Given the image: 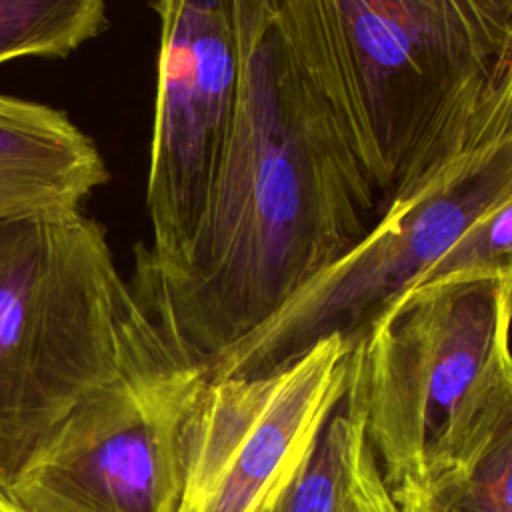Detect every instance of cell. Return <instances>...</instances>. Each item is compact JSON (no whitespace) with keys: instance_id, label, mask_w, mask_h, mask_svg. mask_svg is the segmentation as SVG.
<instances>
[{"instance_id":"cell-6","label":"cell","mask_w":512,"mask_h":512,"mask_svg":"<svg viewBox=\"0 0 512 512\" xmlns=\"http://www.w3.org/2000/svg\"><path fill=\"white\" fill-rule=\"evenodd\" d=\"M208 372L166 362L88 394L4 492L24 512H176L186 428Z\"/></svg>"},{"instance_id":"cell-5","label":"cell","mask_w":512,"mask_h":512,"mask_svg":"<svg viewBox=\"0 0 512 512\" xmlns=\"http://www.w3.org/2000/svg\"><path fill=\"white\" fill-rule=\"evenodd\" d=\"M512 194V134L466 150L384 206L370 230L308 280L208 378L258 376L340 336L354 344L482 212Z\"/></svg>"},{"instance_id":"cell-1","label":"cell","mask_w":512,"mask_h":512,"mask_svg":"<svg viewBox=\"0 0 512 512\" xmlns=\"http://www.w3.org/2000/svg\"><path fill=\"white\" fill-rule=\"evenodd\" d=\"M244 78L210 204L132 292L168 350L208 372L368 230L378 194L288 58L274 0H236Z\"/></svg>"},{"instance_id":"cell-14","label":"cell","mask_w":512,"mask_h":512,"mask_svg":"<svg viewBox=\"0 0 512 512\" xmlns=\"http://www.w3.org/2000/svg\"><path fill=\"white\" fill-rule=\"evenodd\" d=\"M340 512H402L366 442L364 424H360L354 438L348 488Z\"/></svg>"},{"instance_id":"cell-12","label":"cell","mask_w":512,"mask_h":512,"mask_svg":"<svg viewBox=\"0 0 512 512\" xmlns=\"http://www.w3.org/2000/svg\"><path fill=\"white\" fill-rule=\"evenodd\" d=\"M106 28V0H0V64L64 58Z\"/></svg>"},{"instance_id":"cell-13","label":"cell","mask_w":512,"mask_h":512,"mask_svg":"<svg viewBox=\"0 0 512 512\" xmlns=\"http://www.w3.org/2000/svg\"><path fill=\"white\" fill-rule=\"evenodd\" d=\"M474 276L512 280V194L468 224L414 286Z\"/></svg>"},{"instance_id":"cell-10","label":"cell","mask_w":512,"mask_h":512,"mask_svg":"<svg viewBox=\"0 0 512 512\" xmlns=\"http://www.w3.org/2000/svg\"><path fill=\"white\" fill-rule=\"evenodd\" d=\"M106 180L98 148L64 112L0 94V222L80 212Z\"/></svg>"},{"instance_id":"cell-15","label":"cell","mask_w":512,"mask_h":512,"mask_svg":"<svg viewBox=\"0 0 512 512\" xmlns=\"http://www.w3.org/2000/svg\"><path fill=\"white\" fill-rule=\"evenodd\" d=\"M512 134V70L508 72L502 88L476 122L466 150L508 138Z\"/></svg>"},{"instance_id":"cell-9","label":"cell","mask_w":512,"mask_h":512,"mask_svg":"<svg viewBox=\"0 0 512 512\" xmlns=\"http://www.w3.org/2000/svg\"><path fill=\"white\" fill-rule=\"evenodd\" d=\"M390 492L402 512H512V354L420 472Z\"/></svg>"},{"instance_id":"cell-2","label":"cell","mask_w":512,"mask_h":512,"mask_svg":"<svg viewBox=\"0 0 512 512\" xmlns=\"http://www.w3.org/2000/svg\"><path fill=\"white\" fill-rule=\"evenodd\" d=\"M274 26L384 206L466 152L512 70V0H274Z\"/></svg>"},{"instance_id":"cell-8","label":"cell","mask_w":512,"mask_h":512,"mask_svg":"<svg viewBox=\"0 0 512 512\" xmlns=\"http://www.w3.org/2000/svg\"><path fill=\"white\" fill-rule=\"evenodd\" d=\"M350 356L352 344L330 336L278 370L208 378L186 428L176 512H254L342 400Z\"/></svg>"},{"instance_id":"cell-4","label":"cell","mask_w":512,"mask_h":512,"mask_svg":"<svg viewBox=\"0 0 512 512\" xmlns=\"http://www.w3.org/2000/svg\"><path fill=\"white\" fill-rule=\"evenodd\" d=\"M512 280L444 278L398 296L352 344L366 442L388 488L414 478L512 354Z\"/></svg>"},{"instance_id":"cell-11","label":"cell","mask_w":512,"mask_h":512,"mask_svg":"<svg viewBox=\"0 0 512 512\" xmlns=\"http://www.w3.org/2000/svg\"><path fill=\"white\" fill-rule=\"evenodd\" d=\"M360 424V388L354 356H350L348 386L342 400L316 434L302 462L254 512H340Z\"/></svg>"},{"instance_id":"cell-7","label":"cell","mask_w":512,"mask_h":512,"mask_svg":"<svg viewBox=\"0 0 512 512\" xmlns=\"http://www.w3.org/2000/svg\"><path fill=\"white\" fill-rule=\"evenodd\" d=\"M158 84L146 178L152 238L134 256L162 260L198 228L232 132L244 56L236 0H154Z\"/></svg>"},{"instance_id":"cell-16","label":"cell","mask_w":512,"mask_h":512,"mask_svg":"<svg viewBox=\"0 0 512 512\" xmlns=\"http://www.w3.org/2000/svg\"><path fill=\"white\" fill-rule=\"evenodd\" d=\"M0 512H24V510L16 506L4 492H0Z\"/></svg>"},{"instance_id":"cell-3","label":"cell","mask_w":512,"mask_h":512,"mask_svg":"<svg viewBox=\"0 0 512 512\" xmlns=\"http://www.w3.org/2000/svg\"><path fill=\"white\" fill-rule=\"evenodd\" d=\"M174 360L98 222H0V490L88 394Z\"/></svg>"}]
</instances>
